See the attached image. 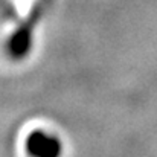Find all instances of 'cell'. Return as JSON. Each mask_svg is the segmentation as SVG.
I'll list each match as a JSON object with an SVG mask.
<instances>
[{"label":"cell","mask_w":157,"mask_h":157,"mask_svg":"<svg viewBox=\"0 0 157 157\" xmlns=\"http://www.w3.org/2000/svg\"><path fill=\"white\" fill-rule=\"evenodd\" d=\"M25 148L29 157H59L63 150L58 137L43 130H34L26 137Z\"/></svg>","instance_id":"6da1fadb"},{"label":"cell","mask_w":157,"mask_h":157,"mask_svg":"<svg viewBox=\"0 0 157 157\" xmlns=\"http://www.w3.org/2000/svg\"><path fill=\"white\" fill-rule=\"evenodd\" d=\"M40 11L35 9L31 20L28 23H25L9 40L8 43V52L14 59H21L26 53L31 51V43H32V28H34V21L37 20Z\"/></svg>","instance_id":"7a4b0ae2"}]
</instances>
